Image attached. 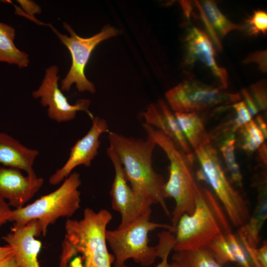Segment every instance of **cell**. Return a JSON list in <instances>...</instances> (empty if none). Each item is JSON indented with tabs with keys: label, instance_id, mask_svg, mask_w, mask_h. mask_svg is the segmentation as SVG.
<instances>
[{
	"label": "cell",
	"instance_id": "cell-1",
	"mask_svg": "<svg viewBox=\"0 0 267 267\" xmlns=\"http://www.w3.org/2000/svg\"><path fill=\"white\" fill-rule=\"evenodd\" d=\"M111 147L122 164L125 177L133 191L142 197L159 204L168 216L171 213L164 195L165 181L152 167V154L156 146L150 138L147 139L128 137L109 131Z\"/></svg>",
	"mask_w": 267,
	"mask_h": 267
},
{
	"label": "cell",
	"instance_id": "cell-16",
	"mask_svg": "<svg viewBox=\"0 0 267 267\" xmlns=\"http://www.w3.org/2000/svg\"><path fill=\"white\" fill-rule=\"evenodd\" d=\"M142 115L145 124L160 131L170 137L186 155L194 156L191 147L185 139L173 113L162 99L151 103Z\"/></svg>",
	"mask_w": 267,
	"mask_h": 267
},
{
	"label": "cell",
	"instance_id": "cell-7",
	"mask_svg": "<svg viewBox=\"0 0 267 267\" xmlns=\"http://www.w3.org/2000/svg\"><path fill=\"white\" fill-rule=\"evenodd\" d=\"M194 150L201 167L198 178L210 185L231 224L236 227L244 225L251 216L248 202L226 177L211 137Z\"/></svg>",
	"mask_w": 267,
	"mask_h": 267
},
{
	"label": "cell",
	"instance_id": "cell-3",
	"mask_svg": "<svg viewBox=\"0 0 267 267\" xmlns=\"http://www.w3.org/2000/svg\"><path fill=\"white\" fill-rule=\"evenodd\" d=\"M148 137L160 146L169 162V178L165 183V199L173 198L176 205L171 213L172 225L175 228L184 214L191 215L195 207L197 191L199 184L195 179L193 157L185 154L168 136L145 123L142 124Z\"/></svg>",
	"mask_w": 267,
	"mask_h": 267
},
{
	"label": "cell",
	"instance_id": "cell-31",
	"mask_svg": "<svg viewBox=\"0 0 267 267\" xmlns=\"http://www.w3.org/2000/svg\"><path fill=\"white\" fill-rule=\"evenodd\" d=\"M232 107L236 114L232 128L233 132H235L251 121L252 116L244 101L236 102L233 103Z\"/></svg>",
	"mask_w": 267,
	"mask_h": 267
},
{
	"label": "cell",
	"instance_id": "cell-22",
	"mask_svg": "<svg viewBox=\"0 0 267 267\" xmlns=\"http://www.w3.org/2000/svg\"><path fill=\"white\" fill-rule=\"evenodd\" d=\"M201 4V3H200ZM201 4L209 21L216 32L224 37L234 30H242V25L233 23L228 20L219 9L216 3L212 0H204Z\"/></svg>",
	"mask_w": 267,
	"mask_h": 267
},
{
	"label": "cell",
	"instance_id": "cell-18",
	"mask_svg": "<svg viewBox=\"0 0 267 267\" xmlns=\"http://www.w3.org/2000/svg\"><path fill=\"white\" fill-rule=\"evenodd\" d=\"M267 218V192L266 177L259 183L257 201L254 212L248 221L237 230L239 240L252 247H258L261 240L260 232Z\"/></svg>",
	"mask_w": 267,
	"mask_h": 267
},
{
	"label": "cell",
	"instance_id": "cell-29",
	"mask_svg": "<svg viewBox=\"0 0 267 267\" xmlns=\"http://www.w3.org/2000/svg\"><path fill=\"white\" fill-rule=\"evenodd\" d=\"M59 267H84L82 256L68 246L61 247Z\"/></svg>",
	"mask_w": 267,
	"mask_h": 267
},
{
	"label": "cell",
	"instance_id": "cell-38",
	"mask_svg": "<svg viewBox=\"0 0 267 267\" xmlns=\"http://www.w3.org/2000/svg\"><path fill=\"white\" fill-rule=\"evenodd\" d=\"M259 128L263 133L265 138L267 135V126L265 121L261 115H258L254 121Z\"/></svg>",
	"mask_w": 267,
	"mask_h": 267
},
{
	"label": "cell",
	"instance_id": "cell-24",
	"mask_svg": "<svg viewBox=\"0 0 267 267\" xmlns=\"http://www.w3.org/2000/svg\"><path fill=\"white\" fill-rule=\"evenodd\" d=\"M238 130L242 137L241 148L245 151L253 152L264 143L265 137L254 120H251Z\"/></svg>",
	"mask_w": 267,
	"mask_h": 267
},
{
	"label": "cell",
	"instance_id": "cell-41",
	"mask_svg": "<svg viewBox=\"0 0 267 267\" xmlns=\"http://www.w3.org/2000/svg\"><path fill=\"white\" fill-rule=\"evenodd\" d=\"M260 154L264 164L267 165V146L263 143L260 147Z\"/></svg>",
	"mask_w": 267,
	"mask_h": 267
},
{
	"label": "cell",
	"instance_id": "cell-30",
	"mask_svg": "<svg viewBox=\"0 0 267 267\" xmlns=\"http://www.w3.org/2000/svg\"><path fill=\"white\" fill-rule=\"evenodd\" d=\"M249 91L259 111L265 110L267 106V89L265 81H259L250 87Z\"/></svg>",
	"mask_w": 267,
	"mask_h": 267
},
{
	"label": "cell",
	"instance_id": "cell-40",
	"mask_svg": "<svg viewBox=\"0 0 267 267\" xmlns=\"http://www.w3.org/2000/svg\"><path fill=\"white\" fill-rule=\"evenodd\" d=\"M181 6L184 10V13L188 19L189 18V16L191 11V8L190 2L185 0L180 1Z\"/></svg>",
	"mask_w": 267,
	"mask_h": 267
},
{
	"label": "cell",
	"instance_id": "cell-42",
	"mask_svg": "<svg viewBox=\"0 0 267 267\" xmlns=\"http://www.w3.org/2000/svg\"><path fill=\"white\" fill-rule=\"evenodd\" d=\"M172 264V267H180L176 262H173Z\"/></svg>",
	"mask_w": 267,
	"mask_h": 267
},
{
	"label": "cell",
	"instance_id": "cell-17",
	"mask_svg": "<svg viewBox=\"0 0 267 267\" xmlns=\"http://www.w3.org/2000/svg\"><path fill=\"white\" fill-rule=\"evenodd\" d=\"M39 152L22 145L10 135L0 132V164L36 174L33 166Z\"/></svg>",
	"mask_w": 267,
	"mask_h": 267
},
{
	"label": "cell",
	"instance_id": "cell-33",
	"mask_svg": "<svg viewBox=\"0 0 267 267\" xmlns=\"http://www.w3.org/2000/svg\"><path fill=\"white\" fill-rule=\"evenodd\" d=\"M16 1L26 13V17H29L38 24H44V23L37 20L35 17V14H40L42 12V9L40 5L32 0H18Z\"/></svg>",
	"mask_w": 267,
	"mask_h": 267
},
{
	"label": "cell",
	"instance_id": "cell-12",
	"mask_svg": "<svg viewBox=\"0 0 267 267\" xmlns=\"http://www.w3.org/2000/svg\"><path fill=\"white\" fill-rule=\"evenodd\" d=\"M91 119L92 125L89 130L70 149L66 162L49 177L48 181L51 185H57L62 182L78 166L89 167L97 155L100 144L99 137L102 134L108 133L109 130L104 119L96 116Z\"/></svg>",
	"mask_w": 267,
	"mask_h": 267
},
{
	"label": "cell",
	"instance_id": "cell-14",
	"mask_svg": "<svg viewBox=\"0 0 267 267\" xmlns=\"http://www.w3.org/2000/svg\"><path fill=\"white\" fill-rule=\"evenodd\" d=\"M41 234L38 221L33 220L23 225L14 223L10 231L3 237L13 249L19 267H41L38 256L42 243L36 239Z\"/></svg>",
	"mask_w": 267,
	"mask_h": 267
},
{
	"label": "cell",
	"instance_id": "cell-20",
	"mask_svg": "<svg viewBox=\"0 0 267 267\" xmlns=\"http://www.w3.org/2000/svg\"><path fill=\"white\" fill-rule=\"evenodd\" d=\"M175 115L185 139L194 150L210 137L197 113L176 112Z\"/></svg>",
	"mask_w": 267,
	"mask_h": 267
},
{
	"label": "cell",
	"instance_id": "cell-35",
	"mask_svg": "<svg viewBox=\"0 0 267 267\" xmlns=\"http://www.w3.org/2000/svg\"><path fill=\"white\" fill-rule=\"evenodd\" d=\"M242 95L244 98V103L252 116L256 115L259 110L249 91L246 89H241Z\"/></svg>",
	"mask_w": 267,
	"mask_h": 267
},
{
	"label": "cell",
	"instance_id": "cell-21",
	"mask_svg": "<svg viewBox=\"0 0 267 267\" xmlns=\"http://www.w3.org/2000/svg\"><path fill=\"white\" fill-rule=\"evenodd\" d=\"M172 259L180 267H223L217 263L207 247L175 252Z\"/></svg>",
	"mask_w": 267,
	"mask_h": 267
},
{
	"label": "cell",
	"instance_id": "cell-15",
	"mask_svg": "<svg viewBox=\"0 0 267 267\" xmlns=\"http://www.w3.org/2000/svg\"><path fill=\"white\" fill-rule=\"evenodd\" d=\"M185 43L186 49L185 62L188 64L200 61L210 69L221 84L222 88L228 86L226 70L219 66L215 59V50L208 35L204 31L192 27L187 31Z\"/></svg>",
	"mask_w": 267,
	"mask_h": 267
},
{
	"label": "cell",
	"instance_id": "cell-28",
	"mask_svg": "<svg viewBox=\"0 0 267 267\" xmlns=\"http://www.w3.org/2000/svg\"><path fill=\"white\" fill-rule=\"evenodd\" d=\"M246 250L251 263L255 267H267V242L265 240L262 247H252L241 243Z\"/></svg>",
	"mask_w": 267,
	"mask_h": 267
},
{
	"label": "cell",
	"instance_id": "cell-13",
	"mask_svg": "<svg viewBox=\"0 0 267 267\" xmlns=\"http://www.w3.org/2000/svg\"><path fill=\"white\" fill-rule=\"evenodd\" d=\"M44 179L36 174L24 176L20 170L0 166V196L17 209L24 207L39 191Z\"/></svg>",
	"mask_w": 267,
	"mask_h": 267
},
{
	"label": "cell",
	"instance_id": "cell-37",
	"mask_svg": "<svg viewBox=\"0 0 267 267\" xmlns=\"http://www.w3.org/2000/svg\"><path fill=\"white\" fill-rule=\"evenodd\" d=\"M0 267H19L18 265L14 254L0 260Z\"/></svg>",
	"mask_w": 267,
	"mask_h": 267
},
{
	"label": "cell",
	"instance_id": "cell-34",
	"mask_svg": "<svg viewBox=\"0 0 267 267\" xmlns=\"http://www.w3.org/2000/svg\"><path fill=\"white\" fill-rule=\"evenodd\" d=\"M267 50L256 51L249 55L243 60L244 64L251 62L257 63L260 69L264 73L267 72Z\"/></svg>",
	"mask_w": 267,
	"mask_h": 267
},
{
	"label": "cell",
	"instance_id": "cell-25",
	"mask_svg": "<svg viewBox=\"0 0 267 267\" xmlns=\"http://www.w3.org/2000/svg\"><path fill=\"white\" fill-rule=\"evenodd\" d=\"M207 248L220 265L223 266L228 262L235 263L233 248L226 234L217 236Z\"/></svg>",
	"mask_w": 267,
	"mask_h": 267
},
{
	"label": "cell",
	"instance_id": "cell-27",
	"mask_svg": "<svg viewBox=\"0 0 267 267\" xmlns=\"http://www.w3.org/2000/svg\"><path fill=\"white\" fill-rule=\"evenodd\" d=\"M174 239L168 235H163L159 237L158 243L156 246L158 257L161 258V262L156 267H172V264L168 261L171 252L173 250ZM125 267H128L126 266Z\"/></svg>",
	"mask_w": 267,
	"mask_h": 267
},
{
	"label": "cell",
	"instance_id": "cell-36",
	"mask_svg": "<svg viewBox=\"0 0 267 267\" xmlns=\"http://www.w3.org/2000/svg\"><path fill=\"white\" fill-rule=\"evenodd\" d=\"M11 211L8 203L0 196V226L8 221Z\"/></svg>",
	"mask_w": 267,
	"mask_h": 267
},
{
	"label": "cell",
	"instance_id": "cell-26",
	"mask_svg": "<svg viewBox=\"0 0 267 267\" xmlns=\"http://www.w3.org/2000/svg\"><path fill=\"white\" fill-rule=\"evenodd\" d=\"M248 26V32L250 35H257L262 33L266 34L267 31V14L263 10L254 11L252 16L246 20Z\"/></svg>",
	"mask_w": 267,
	"mask_h": 267
},
{
	"label": "cell",
	"instance_id": "cell-6",
	"mask_svg": "<svg viewBox=\"0 0 267 267\" xmlns=\"http://www.w3.org/2000/svg\"><path fill=\"white\" fill-rule=\"evenodd\" d=\"M151 213L152 210L148 211L123 227L106 230V240L114 257V267H125L130 259L143 267L151 265L158 254L156 247L149 245L148 233L157 228L175 233L172 225L151 222Z\"/></svg>",
	"mask_w": 267,
	"mask_h": 267
},
{
	"label": "cell",
	"instance_id": "cell-32",
	"mask_svg": "<svg viewBox=\"0 0 267 267\" xmlns=\"http://www.w3.org/2000/svg\"><path fill=\"white\" fill-rule=\"evenodd\" d=\"M196 6L199 11L200 15L202 20L206 28L207 31L209 34V37L215 44L216 47L219 49H222L221 41L218 36V34L213 27L212 25L209 21L207 16L206 15L201 5L199 2L195 0Z\"/></svg>",
	"mask_w": 267,
	"mask_h": 267
},
{
	"label": "cell",
	"instance_id": "cell-19",
	"mask_svg": "<svg viewBox=\"0 0 267 267\" xmlns=\"http://www.w3.org/2000/svg\"><path fill=\"white\" fill-rule=\"evenodd\" d=\"M15 35L12 27L0 21V61L26 67L30 61L28 54L15 46Z\"/></svg>",
	"mask_w": 267,
	"mask_h": 267
},
{
	"label": "cell",
	"instance_id": "cell-10",
	"mask_svg": "<svg viewBox=\"0 0 267 267\" xmlns=\"http://www.w3.org/2000/svg\"><path fill=\"white\" fill-rule=\"evenodd\" d=\"M59 69L53 65L46 68L41 85L32 92L34 98H40V102L44 107H48L49 118L57 122H68L73 120L78 111L87 112L92 119L93 117L89 110L90 101L80 99L75 104H70L67 97L59 89L58 75Z\"/></svg>",
	"mask_w": 267,
	"mask_h": 267
},
{
	"label": "cell",
	"instance_id": "cell-11",
	"mask_svg": "<svg viewBox=\"0 0 267 267\" xmlns=\"http://www.w3.org/2000/svg\"><path fill=\"white\" fill-rule=\"evenodd\" d=\"M106 152L115 170L110 192L112 208L121 216V222L118 227L121 228L151 210L153 203L150 199L135 193L128 184L123 166L114 150L109 146Z\"/></svg>",
	"mask_w": 267,
	"mask_h": 267
},
{
	"label": "cell",
	"instance_id": "cell-23",
	"mask_svg": "<svg viewBox=\"0 0 267 267\" xmlns=\"http://www.w3.org/2000/svg\"><path fill=\"white\" fill-rule=\"evenodd\" d=\"M235 143L234 135L231 134L222 142L220 150L230 173L232 181L238 186L242 187L243 177L235 159Z\"/></svg>",
	"mask_w": 267,
	"mask_h": 267
},
{
	"label": "cell",
	"instance_id": "cell-2",
	"mask_svg": "<svg viewBox=\"0 0 267 267\" xmlns=\"http://www.w3.org/2000/svg\"><path fill=\"white\" fill-rule=\"evenodd\" d=\"M231 223L213 191L199 185L192 214H184L176 226L175 252L207 247L217 236L232 232Z\"/></svg>",
	"mask_w": 267,
	"mask_h": 267
},
{
	"label": "cell",
	"instance_id": "cell-5",
	"mask_svg": "<svg viewBox=\"0 0 267 267\" xmlns=\"http://www.w3.org/2000/svg\"><path fill=\"white\" fill-rule=\"evenodd\" d=\"M80 175L72 173L54 191L24 207L12 210L9 222L23 225L37 220L41 234L45 236L48 226L61 217H72L80 207Z\"/></svg>",
	"mask_w": 267,
	"mask_h": 267
},
{
	"label": "cell",
	"instance_id": "cell-8",
	"mask_svg": "<svg viewBox=\"0 0 267 267\" xmlns=\"http://www.w3.org/2000/svg\"><path fill=\"white\" fill-rule=\"evenodd\" d=\"M46 25L51 28L60 42L69 49L72 56V65L61 82V89L69 91L72 85L75 84L80 92L88 91L94 93L96 91L94 85L88 80L85 75V67L94 48L102 41L117 35L118 30L112 26H105L99 33L85 38L77 35L66 22H63V26L70 34V37L60 33L51 24Z\"/></svg>",
	"mask_w": 267,
	"mask_h": 267
},
{
	"label": "cell",
	"instance_id": "cell-9",
	"mask_svg": "<svg viewBox=\"0 0 267 267\" xmlns=\"http://www.w3.org/2000/svg\"><path fill=\"white\" fill-rule=\"evenodd\" d=\"M166 98L176 112H201L220 104L238 102L239 93H231L193 80H186L167 91Z\"/></svg>",
	"mask_w": 267,
	"mask_h": 267
},
{
	"label": "cell",
	"instance_id": "cell-39",
	"mask_svg": "<svg viewBox=\"0 0 267 267\" xmlns=\"http://www.w3.org/2000/svg\"><path fill=\"white\" fill-rule=\"evenodd\" d=\"M13 254V249L8 245L0 247V260Z\"/></svg>",
	"mask_w": 267,
	"mask_h": 267
},
{
	"label": "cell",
	"instance_id": "cell-4",
	"mask_svg": "<svg viewBox=\"0 0 267 267\" xmlns=\"http://www.w3.org/2000/svg\"><path fill=\"white\" fill-rule=\"evenodd\" d=\"M112 215L106 209H84L80 220L68 219L65 237L83 260L84 267H111L114 257L108 251L106 231Z\"/></svg>",
	"mask_w": 267,
	"mask_h": 267
}]
</instances>
